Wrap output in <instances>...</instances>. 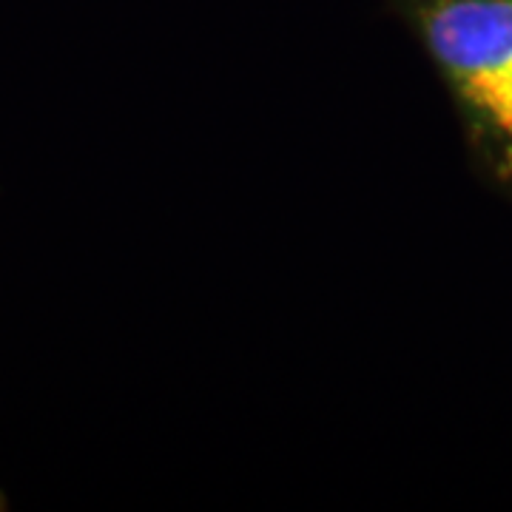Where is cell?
Wrapping results in <instances>:
<instances>
[{"instance_id": "cell-1", "label": "cell", "mask_w": 512, "mask_h": 512, "mask_svg": "<svg viewBox=\"0 0 512 512\" xmlns=\"http://www.w3.org/2000/svg\"><path fill=\"white\" fill-rule=\"evenodd\" d=\"M419 43L476 177L512 200V0H379Z\"/></svg>"}]
</instances>
